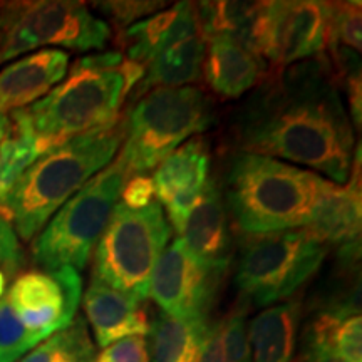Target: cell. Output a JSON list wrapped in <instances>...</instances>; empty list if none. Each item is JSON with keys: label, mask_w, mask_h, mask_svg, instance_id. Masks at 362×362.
Returning <instances> with one entry per match:
<instances>
[{"label": "cell", "mask_w": 362, "mask_h": 362, "mask_svg": "<svg viewBox=\"0 0 362 362\" xmlns=\"http://www.w3.org/2000/svg\"><path fill=\"white\" fill-rule=\"evenodd\" d=\"M240 153L310 168L346 185L354 163V124L327 54L272 71L240 107L233 124Z\"/></svg>", "instance_id": "cell-1"}, {"label": "cell", "mask_w": 362, "mask_h": 362, "mask_svg": "<svg viewBox=\"0 0 362 362\" xmlns=\"http://www.w3.org/2000/svg\"><path fill=\"white\" fill-rule=\"evenodd\" d=\"M351 189V181L341 187L291 163L240 151L225 178L226 206L247 235L305 228L320 238Z\"/></svg>", "instance_id": "cell-2"}, {"label": "cell", "mask_w": 362, "mask_h": 362, "mask_svg": "<svg viewBox=\"0 0 362 362\" xmlns=\"http://www.w3.org/2000/svg\"><path fill=\"white\" fill-rule=\"evenodd\" d=\"M144 67L123 52L103 51L79 57L69 74L22 110L42 155L56 144L116 121Z\"/></svg>", "instance_id": "cell-3"}, {"label": "cell", "mask_w": 362, "mask_h": 362, "mask_svg": "<svg viewBox=\"0 0 362 362\" xmlns=\"http://www.w3.org/2000/svg\"><path fill=\"white\" fill-rule=\"evenodd\" d=\"M124 139V117L56 144L19 176L0 200V215L24 242L35 238L52 215L106 168Z\"/></svg>", "instance_id": "cell-4"}, {"label": "cell", "mask_w": 362, "mask_h": 362, "mask_svg": "<svg viewBox=\"0 0 362 362\" xmlns=\"http://www.w3.org/2000/svg\"><path fill=\"white\" fill-rule=\"evenodd\" d=\"M214 119L210 98L194 86L156 88L143 93L124 117L117 160L131 176L146 175Z\"/></svg>", "instance_id": "cell-5"}, {"label": "cell", "mask_w": 362, "mask_h": 362, "mask_svg": "<svg viewBox=\"0 0 362 362\" xmlns=\"http://www.w3.org/2000/svg\"><path fill=\"white\" fill-rule=\"evenodd\" d=\"M129 178L128 170L117 158L94 175L34 238V264L40 270L61 267L84 270Z\"/></svg>", "instance_id": "cell-6"}, {"label": "cell", "mask_w": 362, "mask_h": 362, "mask_svg": "<svg viewBox=\"0 0 362 362\" xmlns=\"http://www.w3.org/2000/svg\"><path fill=\"white\" fill-rule=\"evenodd\" d=\"M170 238L171 225L160 203L133 210L119 202L93 252L90 277L143 302Z\"/></svg>", "instance_id": "cell-7"}, {"label": "cell", "mask_w": 362, "mask_h": 362, "mask_svg": "<svg viewBox=\"0 0 362 362\" xmlns=\"http://www.w3.org/2000/svg\"><path fill=\"white\" fill-rule=\"evenodd\" d=\"M329 245L305 228L247 235L235 282L245 300L267 307L292 297L315 275Z\"/></svg>", "instance_id": "cell-8"}, {"label": "cell", "mask_w": 362, "mask_h": 362, "mask_svg": "<svg viewBox=\"0 0 362 362\" xmlns=\"http://www.w3.org/2000/svg\"><path fill=\"white\" fill-rule=\"evenodd\" d=\"M111 37V25L94 16L83 2H0V62L39 47L104 51Z\"/></svg>", "instance_id": "cell-9"}, {"label": "cell", "mask_w": 362, "mask_h": 362, "mask_svg": "<svg viewBox=\"0 0 362 362\" xmlns=\"http://www.w3.org/2000/svg\"><path fill=\"white\" fill-rule=\"evenodd\" d=\"M327 2H262L243 45L272 71L298 64L325 52Z\"/></svg>", "instance_id": "cell-10"}, {"label": "cell", "mask_w": 362, "mask_h": 362, "mask_svg": "<svg viewBox=\"0 0 362 362\" xmlns=\"http://www.w3.org/2000/svg\"><path fill=\"white\" fill-rule=\"evenodd\" d=\"M4 296L24 327L44 341L76 319L83 279L72 267L30 270L13 280Z\"/></svg>", "instance_id": "cell-11"}, {"label": "cell", "mask_w": 362, "mask_h": 362, "mask_svg": "<svg viewBox=\"0 0 362 362\" xmlns=\"http://www.w3.org/2000/svg\"><path fill=\"white\" fill-rule=\"evenodd\" d=\"M223 270L198 260L183 240L175 238L158 259L149 282V297L165 314L205 317Z\"/></svg>", "instance_id": "cell-12"}, {"label": "cell", "mask_w": 362, "mask_h": 362, "mask_svg": "<svg viewBox=\"0 0 362 362\" xmlns=\"http://www.w3.org/2000/svg\"><path fill=\"white\" fill-rule=\"evenodd\" d=\"M210 155L202 138H192L156 166L151 176L158 203L178 232L208 183Z\"/></svg>", "instance_id": "cell-13"}, {"label": "cell", "mask_w": 362, "mask_h": 362, "mask_svg": "<svg viewBox=\"0 0 362 362\" xmlns=\"http://www.w3.org/2000/svg\"><path fill=\"white\" fill-rule=\"evenodd\" d=\"M69 54L62 49H42L11 62L0 72V116L24 110L66 78Z\"/></svg>", "instance_id": "cell-14"}, {"label": "cell", "mask_w": 362, "mask_h": 362, "mask_svg": "<svg viewBox=\"0 0 362 362\" xmlns=\"http://www.w3.org/2000/svg\"><path fill=\"white\" fill-rule=\"evenodd\" d=\"M86 319L99 347L129 336L149 334V320L141 300L90 277L83 296Z\"/></svg>", "instance_id": "cell-15"}, {"label": "cell", "mask_w": 362, "mask_h": 362, "mask_svg": "<svg viewBox=\"0 0 362 362\" xmlns=\"http://www.w3.org/2000/svg\"><path fill=\"white\" fill-rule=\"evenodd\" d=\"M202 74L216 96L237 99L255 89L267 78V64L259 56L228 35L206 39Z\"/></svg>", "instance_id": "cell-16"}, {"label": "cell", "mask_w": 362, "mask_h": 362, "mask_svg": "<svg viewBox=\"0 0 362 362\" xmlns=\"http://www.w3.org/2000/svg\"><path fill=\"white\" fill-rule=\"evenodd\" d=\"M180 238L203 264L225 270L230 262V235L221 193L208 180L205 189L178 228Z\"/></svg>", "instance_id": "cell-17"}, {"label": "cell", "mask_w": 362, "mask_h": 362, "mask_svg": "<svg viewBox=\"0 0 362 362\" xmlns=\"http://www.w3.org/2000/svg\"><path fill=\"white\" fill-rule=\"evenodd\" d=\"M197 4L181 2L153 13L119 33V44L128 61L146 67L163 47L198 29Z\"/></svg>", "instance_id": "cell-18"}, {"label": "cell", "mask_w": 362, "mask_h": 362, "mask_svg": "<svg viewBox=\"0 0 362 362\" xmlns=\"http://www.w3.org/2000/svg\"><path fill=\"white\" fill-rule=\"evenodd\" d=\"M206 54V39L202 29L163 47L149 61L144 76L139 81L138 96L156 88H185L200 79Z\"/></svg>", "instance_id": "cell-19"}, {"label": "cell", "mask_w": 362, "mask_h": 362, "mask_svg": "<svg viewBox=\"0 0 362 362\" xmlns=\"http://www.w3.org/2000/svg\"><path fill=\"white\" fill-rule=\"evenodd\" d=\"M300 324V302L270 305L248 325L252 362H291Z\"/></svg>", "instance_id": "cell-20"}, {"label": "cell", "mask_w": 362, "mask_h": 362, "mask_svg": "<svg viewBox=\"0 0 362 362\" xmlns=\"http://www.w3.org/2000/svg\"><path fill=\"white\" fill-rule=\"evenodd\" d=\"M206 317H176L161 312L153 325L151 362H194L208 329Z\"/></svg>", "instance_id": "cell-21"}, {"label": "cell", "mask_w": 362, "mask_h": 362, "mask_svg": "<svg viewBox=\"0 0 362 362\" xmlns=\"http://www.w3.org/2000/svg\"><path fill=\"white\" fill-rule=\"evenodd\" d=\"M40 155L42 151L22 110L7 115L6 129L0 141V200Z\"/></svg>", "instance_id": "cell-22"}, {"label": "cell", "mask_w": 362, "mask_h": 362, "mask_svg": "<svg viewBox=\"0 0 362 362\" xmlns=\"http://www.w3.org/2000/svg\"><path fill=\"white\" fill-rule=\"evenodd\" d=\"M96 347L90 342L88 325L76 317L67 327L44 339L17 362H93Z\"/></svg>", "instance_id": "cell-23"}, {"label": "cell", "mask_w": 362, "mask_h": 362, "mask_svg": "<svg viewBox=\"0 0 362 362\" xmlns=\"http://www.w3.org/2000/svg\"><path fill=\"white\" fill-rule=\"evenodd\" d=\"M262 2H202L197 4L198 24L205 39L228 35L243 44Z\"/></svg>", "instance_id": "cell-24"}, {"label": "cell", "mask_w": 362, "mask_h": 362, "mask_svg": "<svg viewBox=\"0 0 362 362\" xmlns=\"http://www.w3.org/2000/svg\"><path fill=\"white\" fill-rule=\"evenodd\" d=\"M361 2H327V44L361 52Z\"/></svg>", "instance_id": "cell-25"}, {"label": "cell", "mask_w": 362, "mask_h": 362, "mask_svg": "<svg viewBox=\"0 0 362 362\" xmlns=\"http://www.w3.org/2000/svg\"><path fill=\"white\" fill-rule=\"evenodd\" d=\"M42 341L24 327L12 305L0 298V362H17Z\"/></svg>", "instance_id": "cell-26"}, {"label": "cell", "mask_w": 362, "mask_h": 362, "mask_svg": "<svg viewBox=\"0 0 362 362\" xmlns=\"http://www.w3.org/2000/svg\"><path fill=\"white\" fill-rule=\"evenodd\" d=\"M220 336L225 362H252L245 310H233L220 320Z\"/></svg>", "instance_id": "cell-27"}, {"label": "cell", "mask_w": 362, "mask_h": 362, "mask_svg": "<svg viewBox=\"0 0 362 362\" xmlns=\"http://www.w3.org/2000/svg\"><path fill=\"white\" fill-rule=\"evenodd\" d=\"M93 6L116 27L117 33H121L136 22L153 16L156 11H161L166 4L153 2V0H128V2L116 0V2H96Z\"/></svg>", "instance_id": "cell-28"}, {"label": "cell", "mask_w": 362, "mask_h": 362, "mask_svg": "<svg viewBox=\"0 0 362 362\" xmlns=\"http://www.w3.org/2000/svg\"><path fill=\"white\" fill-rule=\"evenodd\" d=\"M96 362H149V344L144 336H129L104 347Z\"/></svg>", "instance_id": "cell-29"}, {"label": "cell", "mask_w": 362, "mask_h": 362, "mask_svg": "<svg viewBox=\"0 0 362 362\" xmlns=\"http://www.w3.org/2000/svg\"><path fill=\"white\" fill-rule=\"evenodd\" d=\"M24 264V253H22L19 237L13 232L11 221L0 215V269L4 270L6 277L17 274Z\"/></svg>", "instance_id": "cell-30"}, {"label": "cell", "mask_w": 362, "mask_h": 362, "mask_svg": "<svg viewBox=\"0 0 362 362\" xmlns=\"http://www.w3.org/2000/svg\"><path fill=\"white\" fill-rule=\"evenodd\" d=\"M155 183H153L151 176L134 175L126 181L123 192H121L119 202L123 203L124 206L133 208V210H139V208L151 205V203L155 202Z\"/></svg>", "instance_id": "cell-31"}, {"label": "cell", "mask_w": 362, "mask_h": 362, "mask_svg": "<svg viewBox=\"0 0 362 362\" xmlns=\"http://www.w3.org/2000/svg\"><path fill=\"white\" fill-rule=\"evenodd\" d=\"M305 359L307 362H347L336 351L320 346H307Z\"/></svg>", "instance_id": "cell-32"}, {"label": "cell", "mask_w": 362, "mask_h": 362, "mask_svg": "<svg viewBox=\"0 0 362 362\" xmlns=\"http://www.w3.org/2000/svg\"><path fill=\"white\" fill-rule=\"evenodd\" d=\"M6 285H7V277L6 274H4V270L0 269V298H2L4 293H6Z\"/></svg>", "instance_id": "cell-33"}, {"label": "cell", "mask_w": 362, "mask_h": 362, "mask_svg": "<svg viewBox=\"0 0 362 362\" xmlns=\"http://www.w3.org/2000/svg\"><path fill=\"white\" fill-rule=\"evenodd\" d=\"M6 123H7V116H0V141H2L4 129H6Z\"/></svg>", "instance_id": "cell-34"}]
</instances>
